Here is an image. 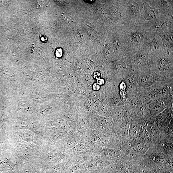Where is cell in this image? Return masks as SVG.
<instances>
[{
  "label": "cell",
  "instance_id": "cb8c5ba5",
  "mask_svg": "<svg viewBox=\"0 0 173 173\" xmlns=\"http://www.w3.org/2000/svg\"><path fill=\"white\" fill-rule=\"evenodd\" d=\"M41 41L43 42H47L48 38L45 36L42 35L40 38Z\"/></svg>",
  "mask_w": 173,
  "mask_h": 173
},
{
  "label": "cell",
  "instance_id": "7402d4cb",
  "mask_svg": "<svg viewBox=\"0 0 173 173\" xmlns=\"http://www.w3.org/2000/svg\"><path fill=\"white\" fill-rule=\"evenodd\" d=\"M131 9L132 11H133L134 13L135 14L137 13H138V11H139V10L137 9V8L133 5H131Z\"/></svg>",
  "mask_w": 173,
  "mask_h": 173
},
{
  "label": "cell",
  "instance_id": "ac0fdd59",
  "mask_svg": "<svg viewBox=\"0 0 173 173\" xmlns=\"http://www.w3.org/2000/svg\"><path fill=\"white\" fill-rule=\"evenodd\" d=\"M97 162H90L88 165L89 168L92 170L97 168Z\"/></svg>",
  "mask_w": 173,
  "mask_h": 173
},
{
  "label": "cell",
  "instance_id": "52a82bcc",
  "mask_svg": "<svg viewBox=\"0 0 173 173\" xmlns=\"http://www.w3.org/2000/svg\"><path fill=\"white\" fill-rule=\"evenodd\" d=\"M131 39L133 42L136 43H141L144 40V36L141 33L139 32H134L132 33Z\"/></svg>",
  "mask_w": 173,
  "mask_h": 173
},
{
  "label": "cell",
  "instance_id": "e0dca14e",
  "mask_svg": "<svg viewBox=\"0 0 173 173\" xmlns=\"http://www.w3.org/2000/svg\"><path fill=\"white\" fill-rule=\"evenodd\" d=\"M146 17L150 19H153L155 17V14L154 12L152 10H150L147 12Z\"/></svg>",
  "mask_w": 173,
  "mask_h": 173
},
{
  "label": "cell",
  "instance_id": "7a4b0ae2",
  "mask_svg": "<svg viewBox=\"0 0 173 173\" xmlns=\"http://www.w3.org/2000/svg\"><path fill=\"white\" fill-rule=\"evenodd\" d=\"M140 133V128L136 125H133L131 126L129 130V134L131 138H136Z\"/></svg>",
  "mask_w": 173,
  "mask_h": 173
},
{
  "label": "cell",
  "instance_id": "2e32d148",
  "mask_svg": "<svg viewBox=\"0 0 173 173\" xmlns=\"http://www.w3.org/2000/svg\"><path fill=\"white\" fill-rule=\"evenodd\" d=\"M80 167L79 164L75 165L72 168L70 173H78L79 171Z\"/></svg>",
  "mask_w": 173,
  "mask_h": 173
},
{
  "label": "cell",
  "instance_id": "9c48e42d",
  "mask_svg": "<svg viewBox=\"0 0 173 173\" xmlns=\"http://www.w3.org/2000/svg\"><path fill=\"white\" fill-rule=\"evenodd\" d=\"M73 151L76 153H81L86 151V147L82 144H77L72 148Z\"/></svg>",
  "mask_w": 173,
  "mask_h": 173
},
{
  "label": "cell",
  "instance_id": "3957f363",
  "mask_svg": "<svg viewBox=\"0 0 173 173\" xmlns=\"http://www.w3.org/2000/svg\"><path fill=\"white\" fill-rule=\"evenodd\" d=\"M61 155V153L60 151L58 150L54 149L48 154V158L50 161H54L60 159Z\"/></svg>",
  "mask_w": 173,
  "mask_h": 173
},
{
  "label": "cell",
  "instance_id": "6da1fadb",
  "mask_svg": "<svg viewBox=\"0 0 173 173\" xmlns=\"http://www.w3.org/2000/svg\"><path fill=\"white\" fill-rule=\"evenodd\" d=\"M145 146L143 142H138L131 147L130 151L133 154L140 153L144 150Z\"/></svg>",
  "mask_w": 173,
  "mask_h": 173
},
{
  "label": "cell",
  "instance_id": "8fae6325",
  "mask_svg": "<svg viewBox=\"0 0 173 173\" xmlns=\"http://www.w3.org/2000/svg\"><path fill=\"white\" fill-rule=\"evenodd\" d=\"M129 128V125L127 122H125L123 123L121 131L123 136H126L128 135Z\"/></svg>",
  "mask_w": 173,
  "mask_h": 173
},
{
  "label": "cell",
  "instance_id": "7c38bea8",
  "mask_svg": "<svg viewBox=\"0 0 173 173\" xmlns=\"http://www.w3.org/2000/svg\"><path fill=\"white\" fill-rule=\"evenodd\" d=\"M77 144V141L74 140H68L67 142L66 146L69 148H73Z\"/></svg>",
  "mask_w": 173,
  "mask_h": 173
},
{
  "label": "cell",
  "instance_id": "ffe728a7",
  "mask_svg": "<svg viewBox=\"0 0 173 173\" xmlns=\"http://www.w3.org/2000/svg\"><path fill=\"white\" fill-rule=\"evenodd\" d=\"M63 123V119L60 118L54 120L52 122L53 125H60Z\"/></svg>",
  "mask_w": 173,
  "mask_h": 173
},
{
  "label": "cell",
  "instance_id": "d4e9b609",
  "mask_svg": "<svg viewBox=\"0 0 173 173\" xmlns=\"http://www.w3.org/2000/svg\"><path fill=\"white\" fill-rule=\"evenodd\" d=\"M100 88L99 85L98 84H95L93 86V89L95 90H97Z\"/></svg>",
  "mask_w": 173,
  "mask_h": 173
},
{
  "label": "cell",
  "instance_id": "44dd1931",
  "mask_svg": "<svg viewBox=\"0 0 173 173\" xmlns=\"http://www.w3.org/2000/svg\"><path fill=\"white\" fill-rule=\"evenodd\" d=\"M0 173H13V171L10 169L6 168L1 170Z\"/></svg>",
  "mask_w": 173,
  "mask_h": 173
},
{
  "label": "cell",
  "instance_id": "8992f818",
  "mask_svg": "<svg viewBox=\"0 0 173 173\" xmlns=\"http://www.w3.org/2000/svg\"><path fill=\"white\" fill-rule=\"evenodd\" d=\"M158 67L160 70L165 71L169 68L170 64L166 59L162 58L160 59L158 64Z\"/></svg>",
  "mask_w": 173,
  "mask_h": 173
},
{
  "label": "cell",
  "instance_id": "277c9868",
  "mask_svg": "<svg viewBox=\"0 0 173 173\" xmlns=\"http://www.w3.org/2000/svg\"><path fill=\"white\" fill-rule=\"evenodd\" d=\"M108 138L106 136L100 135L95 139V141L97 145L100 146H104L108 143Z\"/></svg>",
  "mask_w": 173,
  "mask_h": 173
},
{
  "label": "cell",
  "instance_id": "4fadbf2b",
  "mask_svg": "<svg viewBox=\"0 0 173 173\" xmlns=\"http://www.w3.org/2000/svg\"><path fill=\"white\" fill-rule=\"evenodd\" d=\"M166 115L164 112L160 113L157 117V120L159 123H161L164 120L166 117Z\"/></svg>",
  "mask_w": 173,
  "mask_h": 173
},
{
  "label": "cell",
  "instance_id": "30bf717a",
  "mask_svg": "<svg viewBox=\"0 0 173 173\" xmlns=\"http://www.w3.org/2000/svg\"><path fill=\"white\" fill-rule=\"evenodd\" d=\"M105 156L110 158H115L119 155V152L117 151L109 150L106 151L105 152Z\"/></svg>",
  "mask_w": 173,
  "mask_h": 173
},
{
  "label": "cell",
  "instance_id": "484cf974",
  "mask_svg": "<svg viewBox=\"0 0 173 173\" xmlns=\"http://www.w3.org/2000/svg\"><path fill=\"white\" fill-rule=\"evenodd\" d=\"M84 1L85 2L87 3H93V2H94V1H91H91H88V0H87V1Z\"/></svg>",
  "mask_w": 173,
  "mask_h": 173
},
{
  "label": "cell",
  "instance_id": "9a60e30c",
  "mask_svg": "<svg viewBox=\"0 0 173 173\" xmlns=\"http://www.w3.org/2000/svg\"><path fill=\"white\" fill-rule=\"evenodd\" d=\"M63 53L62 49L60 48H57L55 52L56 56L58 58H60L62 56Z\"/></svg>",
  "mask_w": 173,
  "mask_h": 173
},
{
  "label": "cell",
  "instance_id": "d6986e66",
  "mask_svg": "<svg viewBox=\"0 0 173 173\" xmlns=\"http://www.w3.org/2000/svg\"><path fill=\"white\" fill-rule=\"evenodd\" d=\"M146 59L143 57H139L137 59V62L139 64H143L145 63Z\"/></svg>",
  "mask_w": 173,
  "mask_h": 173
},
{
  "label": "cell",
  "instance_id": "603a6c76",
  "mask_svg": "<svg viewBox=\"0 0 173 173\" xmlns=\"http://www.w3.org/2000/svg\"><path fill=\"white\" fill-rule=\"evenodd\" d=\"M143 173H159V170L152 169L151 171H149L148 170L146 172H144Z\"/></svg>",
  "mask_w": 173,
  "mask_h": 173
},
{
  "label": "cell",
  "instance_id": "5b68a950",
  "mask_svg": "<svg viewBox=\"0 0 173 173\" xmlns=\"http://www.w3.org/2000/svg\"><path fill=\"white\" fill-rule=\"evenodd\" d=\"M66 133V131L62 130H56L54 132L51 138L54 141H57L60 140L65 136Z\"/></svg>",
  "mask_w": 173,
  "mask_h": 173
},
{
  "label": "cell",
  "instance_id": "ba28073f",
  "mask_svg": "<svg viewBox=\"0 0 173 173\" xmlns=\"http://www.w3.org/2000/svg\"><path fill=\"white\" fill-rule=\"evenodd\" d=\"M164 108L163 105L160 104L156 105L151 110V114L153 116L159 115L162 111Z\"/></svg>",
  "mask_w": 173,
  "mask_h": 173
},
{
  "label": "cell",
  "instance_id": "5bb4252c",
  "mask_svg": "<svg viewBox=\"0 0 173 173\" xmlns=\"http://www.w3.org/2000/svg\"><path fill=\"white\" fill-rule=\"evenodd\" d=\"M15 128L17 129H23L26 127L27 125L25 123L23 122H19L16 123L15 125Z\"/></svg>",
  "mask_w": 173,
  "mask_h": 173
}]
</instances>
